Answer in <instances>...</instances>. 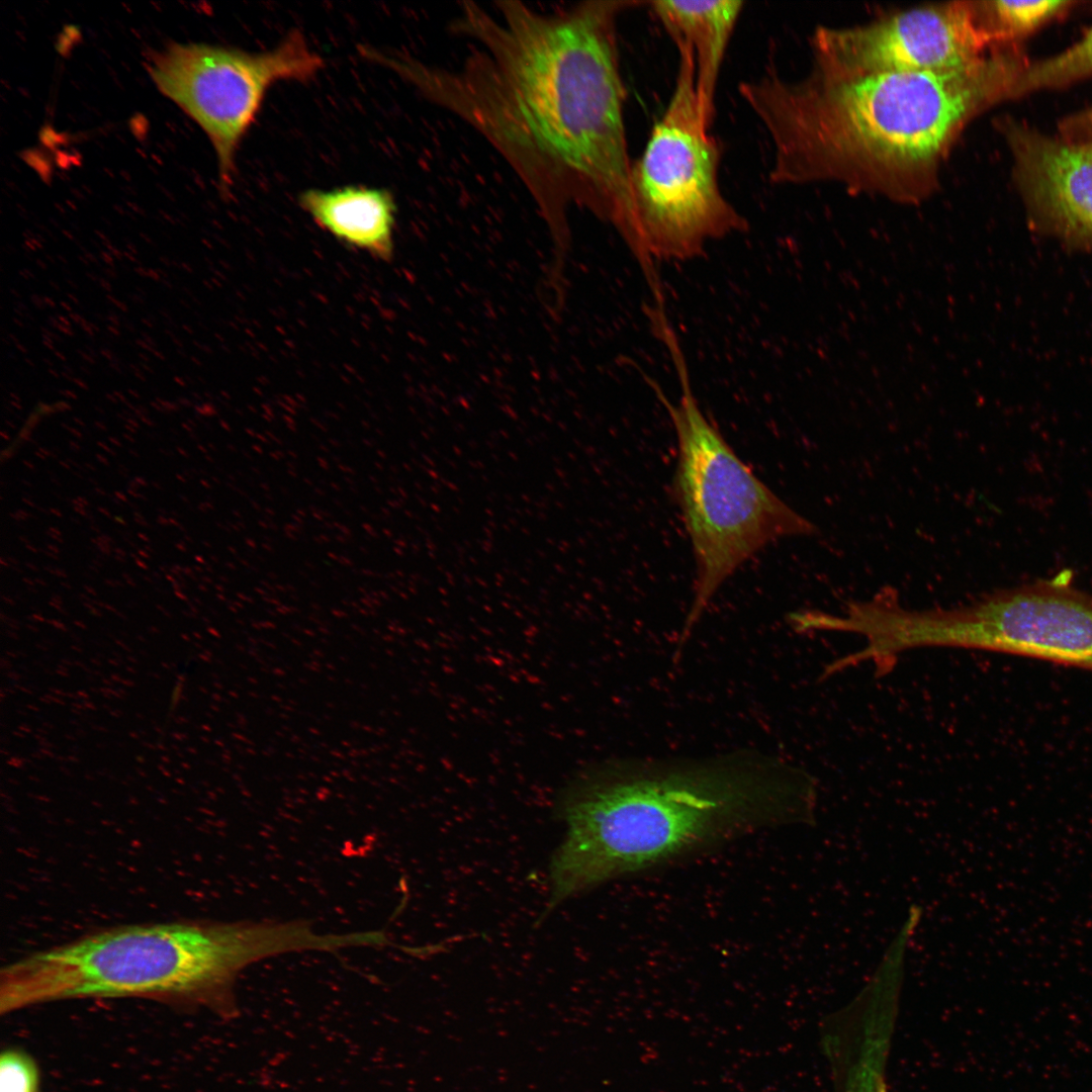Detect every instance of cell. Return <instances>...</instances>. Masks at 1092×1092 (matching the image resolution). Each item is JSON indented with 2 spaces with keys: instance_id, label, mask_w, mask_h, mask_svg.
Returning <instances> with one entry per match:
<instances>
[{
  "instance_id": "cell-11",
  "label": "cell",
  "mask_w": 1092,
  "mask_h": 1092,
  "mask_svg": "<svg viewBox=\"0 0 1092 1092\" xmlns=\"http://www.w3.org/2000/svg\"><path fill=\"white\" fill-rule=\"evenodd\" d=\"M673 42L693 54L695 83L702 117L712 127L715 94L729 41L743 10L738 0H656L647 2Z\"/></svg>"
},
{
  "instance_id": "cell-8",
  "label": "cell",
  "mask_w": 1092,
  "mask_h": 1092,
  "mask_svg": "<svg viewBox=\"0 0 1092 1092\" xmlns=\"http://www.w3.org/2000/svg\"><path fill=\"white\" fill-rule=\"evenodd\" d=\"M1071 579L1065 570L959 607L915 610L908 640L916 649H977L1092 670V597Z\"/></svg>"
},
{
  "instance_id": "cell-15",
  "label": "cell",
  "mask_w": 1092,
  "mask_h": 1092,
  "mask_svg": "<svg viewBox=\"0 0 1092 1092\" xmlns=\"http://www.w3.org/2000/svg\"><path fill=\"white\" fill-rule=\"evenodd\" d=\"M0 1092H39L38 1070L27 1054L17 1050L1 1054Z\"/></svg>"
},
{
  "instance_id": "cell-6",
  "label": "cell",
  "mask_w": 1092,
  "mask_h": 1092,
  "mask_svg": "<svg viewBox=\"0 0 1092 1092\" xmlns=\"http://www.w3.org/2000/svg\"><path fill=\"white\" fill-rule=\"evenodd\" d=\"M674 44L678 65L672 93L631 173L635 238L630 250L654 299L663 298L654 260L694 259L710 241L748 229L720 187L722 146L700 111L692 51Z\"/></svg>"
},
{
  "instance_id": "cell-12",
  "label": "cell",
  "mask_w": 1092,
  "mask_h": 1092,
  "mask_svg": "<svg viewBox=\"0 0 1092 1092\" xmlns=\"http://www.w3.org/2000/svg\"><path fill=\"white\" fill-rule=\"evenodd\" d=\"M298 202L314 223L348 247L387 261L393 253L396 205L383 188L307 189Z\"/></svg>"
},
{
  "instance_id": "cell-10",
  "label": "cell",
  "mask_w": 1092,
  "mask_h": 1092,
  "mask_svg": "<svg viewBox=\"0 0 1092 1092\" xmlns=\"http://www.w3.org/2000/svg\"><path fill=\"white\" fill-rule=\"evenodd\" d=\"M1004 132L1028 202L1060 232L1092 241V140L1049 138L1013 122Z\"/></svg>"
},
{
  "instance_id": "cell-13",
  "label": "cell",
  "mask_w": 1092,
  "mask_h": 1092,
  "mask_svg": "<svg viewBox=\"0 0 1092 1092\" xmlns=\"http://www.w3.org/2000/svg\"><path fill=\"white\" fill-rule=\"evenodd\" d=\"M1070 4L1065 0L973 1L978 25L989 43L1026 34Z\"/></svg>"
},
{
  "instance_id": "cell-5",
  "label": "cell",
  "mask_w": 1092,
  "mask_h": 1092,
  "mask_svg": "<svg viewBox=\"0 0 1092 1092\" xmlns=\"http://www.w3.org/2000/svg\"><path fill=\"white\" fill-rule=\"evenodd\" d=\"M662 343L680 385L678 401L670 402L654 381L650 385L675 431L678 457L673 493L696 562L684 642L715 593L742 563L772 541L810 536L817 529L759 480L705 417L676 334L666 335Z\"/></svg>"
},
{
  "instance_id": "cell-1",
  "label": "cell",
  "mask_w": 1092,
  "mask_h": 1092,
  "mask_svg": "<svg viewBox=\"0 0 1092 1092\" xmlns=\"http://www.w3.org/2000/svg\"><path fill=\"white\" fill-rule=\"evenodd\" d=\"M585 1L540 12L463 1L451 30L473 42L461 65L378 54L424 97L480 133L510 164L558 239L571 205L611 223L628 246L635 212L618 19L644 4Z\"/></svg>"
},
{
  "instance_id": "cell-2",
  "label": "cell",
  "mask_w": 1092,
  "mask_h": 1092,
  "mask_svg": "<svg viewBox=\"0 0 1092 1092\" xmlns=\"http://www.w3.org/2000/svg\"><path fill=\"white\" fill-rule=\"evenodd\" d=\"M1022 67L993 51L936 71L842 76L811 68L789 81L767 68L738 91L769 136L772 184L835 183L914 205L937 191L965 127L1012 97Z\"/></svg>"
},
{
  "instance_id": "cell-9",
  "label": "cell",
  "mask_w": 1092,
  "mask_h": 1092,
  "mask_svg": "<svg viewBox=\"0 0 1092 1092\" xmlns=\"http://www.w3.org/2000/svg\"><path fill=\"white\" fill-rule=\"evenodd\" d=\"M812 68L832 75L936 71L970 63L990 46L973 1L928 4L848 27L819 26Z\"/></svg>"
},
{
  "instance_id": "cell-7",
  "label": "cell",
  "mask_w": 1092,
  "mask_h": 1092,
  "mask_svg": "<svg viewBox=\"0 0 1092 1092\" xmlns=\"http://www.w3.org/2000/svg\"><path fill=\"white\" fill-rule=\"evenodd\" d=\"M324 60L299 30L272 50L250 53L206 43H173L156 53L150 75L158 89L204 130L217 158L219 185L234 183L236 156L269 88L308 81Z\"/></svg>"
},
{
  "instance_id": "cell-3",
  "label": "cell",
  "mask_w": 1092,
  "mask_h": 1092,
  "mask_svg": "<svg viewBox=\"0 0 1092 1092\" xmlns=\"http://www.w3.org/2000/svg\"><path fill=\"white\" fill-rule=\"evenodd\" d=\"M817 782L768 753L629 757L580 770L559 794L565 835L550 862L542 917L606 882L814 820Z\"/></svg>"
},
{
  "instance_id": "cell-17",
  "label": "cell",
  "mask_w": 1092,
  "mask_h": 1092,
  "mask_svg": "<svg viewBox=\"0 0 1092 1092\" xmlns=\"http://www.w3.org/2000/svg\"><path fill=\"white\" fill-rule=\"evenodd\" d=\"M1084 121H1085V125L1088 128L1092 129V108L1085 113ZM1084 121H1082V122H1084Z\"/></svg>"
},
{
  "instance_id": "cell-4",
  "label": "cell",
  "mask_w": 1092,
  "mask_h": 1092,
  "mask_svg": "<svg viewBox=\"0 0 1092 1092\" xmlns=\"http://www.w3.org/2000/svg\"><path fill=\"white\" fill-rule=\"evenodd\" d=\"M328 934L294 921H173L97 931L10 963L0 973V1011L84 998H147L237 1011L235 982L247 966L301 950H328Z\"/></svg>"
},
{
  "instance_id": "cell-16",
  "label": "cell",
  "mask_w": 1092,
  "mask_h": 1092,
  "mask_svg": "<svg viewBox=\"0 0 1092 1092\" xmlns=\"http://www.w3.org/2000/svg\"><path fill=\"white\" fill-rule=\"evenodd\" d=\"M833 1092H887V1083L876 1075L859 1073L841 1080Z\"/></svg>"
},
{
  "instance_id": "cell-14",
  "label": "cell",
  "mask_w": 1092,
  "mask_h": 1092,
  "mask_svg": "<svg viewBox=\"0 0 1092 1092\" xmlns=\"http://www.w3.org/2000/svg\"><path fill=\"white\" fill-rule=\"evenodd\" d=\"M1092 74V26L1074 46L1057 56L1021 69L1012 97L1031 90L1067 84Z\"/></svg>"
}]
</instances>
